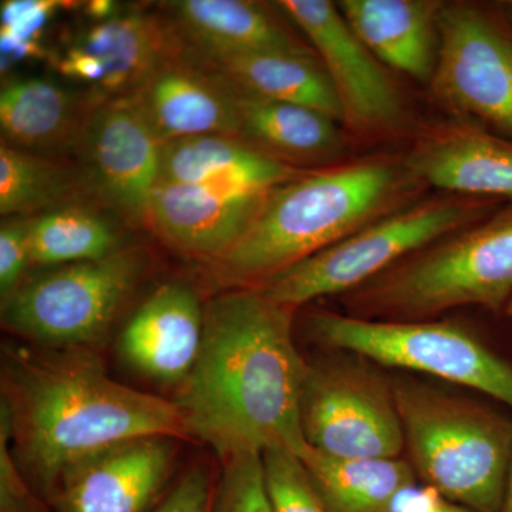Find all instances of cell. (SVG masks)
<instances>
[{
  "label": "cell",
  "instance_id": "obj_1",
  "mask_svg": "<svg viewBox=\"0 0 512 512\" xmlns=\"http://www.w3.org/2000/svg\"><path fill=\"white\" fill-rule=\"evenodd\" d=\"M256 288H235L205 305L200 356L177 404L188 436L222 460L268 447L302 457L301 424L308 362L293 340V313Z\"/></svg>",
  "mask_w": 512,
  "mask_h": 512
},
{
  "label": "cell",
  "instance_id": "obj_2",
  "mask_svg": "<svg viewBox=\"0 0 512 512\" xmlns=\"http://www.w3.org/2000/svg\"><path fill=\"white\" fill-rule=\"evenodd\" d=\"M2 387L16 460L45 488L114 444L188 437L177 404L114 382L82 349H6Z\"/></svg>",
  "mask_w": 512,
  "mask_h": 512
},
{
  "label": "cell",
  "instance_id": "obj_3",
  "mask_svg": "<svg viewBox=\"0 0 512 512\" xmlns=\"http://www.w3.org/2000/svg\"><path fill=\"white\" fill-rule=\"evenodd\" d=\"M403 156L377 154L309 170L266 192L218 275L255 288L289 266L424 197Z\"/></svg>",
  "mask_w": 512,
  "mask_h": 512
},
{
  "label": "cell",
  "instance_id": "obj_4",
  "mask_svg": "<svg viewBox=\"0 0 512 512\" xmlns=\"http://www.w3.org/2000/svg\"><path fill=\"white\" fill-rule=\"evenodd\" d=\"M512 296V202L407 255L340 296L346 315L439 319L464 306L505 309Z\"/></svg>",
  "mask_w": 512,
  "mask_h": 512
},
{
  "label": "cell",
  "instance_id": "obj_5",
  "mask_svg": "<svg viewBox=\"0 0 512 512\" xmlns=\"http://www.w3.org/2000/svg\"><path fill=\"white\" fill-rule=\"evenodd\" d=\"M404 451L419 481L474 512H501L512 460V420L416 382L393 379Z\"/></svg>",
  "mask_w": 512,
  "mask_h": 512
},
{
  "label": "cell",
  "instance_id": "obj_6",
  "mask_svg": "<svg viewBox=\"0 0 512 512\" xmlns=\"http://www.w3.org/2000/svg\"><path fill=\"white\" fill-rule=\"evenodd\" d=\"M503 204L444 192L424 195L255 288L292 309L325 296L345 295L407 255L483 220Z\"/></svg>",
  "mask_w": 512,
  "mask_h": 512
},
{
  "label": "cell",
  "instance_id": "obj_7",
  "mask_svg": "<svg viewBox=\"0 0 512 512\" xmlns=\"http://www.w3.org/2000/svg\"><path fill=\"white\" fill-rule=\"evenodd\" d=\"M309 338L384 367L424 373L476 390L512 409V365L476 333L451 320H372L313 309Z\"/></svg>",
  "mask_w": 512,
  "mask_h": 512
},
{
  "label": "cell",
  "instance_id": "obj_8",
  "mask_svg": "<svg viewBox=\"0 0 512 512\" xmlns=\"http://www.w3.org/2000/svg\"><path fill=\"white\" fill-rule=\"evenodd\" d=\"M143 248L57 266L23 281L2 299V323L15 335L63 350L99 342L148 269Z\"/></svg>",
  "mask_w": 512,
  "mask_h": 512
},
{
  "label": "cell",
  "instance_id": "obj_9",
  "mask_svg": "<svg viewBox=\"0 0 512 512\" xmlns=\"http://www.w3.org/2000/svg\"><path fill=\"white\" fill-rule=\"evenodd\" d=\"M342 353L306 366L301 392L306 443L333 457H402L393 380L377 372L375 363Z\"/></svg>",
  "mask_w": 512,
  "mask_h": 512
},
{
  "label": "cell",
  "instance_id": "obj_10",
  "mask_svg": "<svg viewBox=\"0 0 512 512\" xmlns=\"http://www.w3.org/2000/svg\"><path fill=\"white\" fill-rule=\"evenodd\" d=\"M429 87L448 116L512 138V23L503 5L444 2Z\"/></svg>",
  "mask_w": 512,
  "mask_h": 512
},
{
  "label": "cell",
  "instance_id": "obj_11",
  "mask_svg": "<svg viewBox=\"0 0 512 512\" xmlns=\"http://www.w3.org/2000/svg\"><path fill=\"white\" fill-rule=\"evenodd\" d=\"M279 9L311 43L342 110V126L353 136L396 133L406 106L389 70L350 29L338 5L329 0H282Z\"/></svg>",
  "mask_w": 512,
  "mask_h": 512
},
{
  "label": "cell",
  "instance_id": "obj_12",
  "mask_svg": "<svg viewBox=\"0 0 512 512\" xmlns=\"http://www.w3.org/2000/svg\"><path fill=\"white\" fill-rule=\"evenodd\" d=\"M84 188L131 225H147L163 143L131 96L97 104L79 144Z\"/></svg>",
  "mask_w": 512,
  "mask_h": 512
},
{
  "label": "cell",
  "instance_id": "obj_13",
  "mask_svg": "<svg viewBox=\"0 0 512 512\" xmlns=\"http://www.w3.org/2000/svg\"><path fill=\"white\" fill-rule=\"evenodd\" d=\"M403 157L426 188L512 202V138L473 121L448 116L421 128Z\"/></svg>",
  "mask_w": 512,
  "mask_h": 512
},
{
  "label": "cell",
  "instance_id": "obj_14",
  "mask_svg": "<svg viewBox=\"0 0 512 512\" xmlns=\"http://www.w3.org/2000/svg\"><path fill=\"white\" fill-rule=\"evenodd\" d=\"M161 143L238 134V92L184 52L164 57L130 94Z\"/></svg>",
  "mask_w": 512,
  "mask_h": 512
},
{
  "label": "cell",
  "instance_id": "obj_15",
  "mask_svg": "<svg viewBox=\"0 0 512 512\" xmlns=\"http://www.w3.org/2000/svg\"><path fill=\"white\" fill-rule=\"evenodd\" d=\"M173 437L123 441L83 458L57 481L62 512H146L174 460Z\"/></svg>",
  "mask_w": 512,
  "mask_h": 512
},
{
  "label": "cell",
  "instance_id": "obj_16",
  "mask_svg": "<svg viewBox=\"0 0 512 512\" xmlns=\"http://www.w3.org/2000/svg\"><path fill=\"white\" fill-rule=\"evenodd\" d=\"M204 323L205 306L190 286L161 285L121 332V359L150 379L181 384L200 356Z\"/></svg>",
  "mask_w": 512,
  "mask_h": 512
},
{
  "label": "cell",
  "instance_id": "obj_17",
  "mask_svg": "<svg viewBox=\"0 0 512 512\" xmlns=\"http://www.w3.org/2000/svg\"><path fill=\"white\" fill-rule=\"evenodd\" d=\"M266 192L229 194L202 185L158 183L147 225L175 251L217 262L237 244Z\"/></svg>",
  "mask_w": 512,
  "mask_h": 512
},
{
  "label": "cell",
  "instance_id": "obj_18",
  "mask_svg": "<svg viewBox=\"0 0 512 512\" xmlns=\"http://www.w3.org/2000/svg\"><path fill=\"white\" fill-rule=\"evenodd\" d=\"M340 13L380 63L430 83L439 53L441 0H340Z\"/></svg>",
  "mask_w": 512,
  "mask_h": 512
},
{
  "label": "cell",
  "instance_id": "obj_19",
  "mask_svg": "<svg viewBox=\"0 0 512 512\" xmlns=\"http://www.w3.org/2000/svg\"><path fill=\"white\" fill-rule=\"evenodd\" d=\"M185 50L195 53L276 52L316 56L268 8L244 0L165 3Z\"/></svg>",
  "mask_w": 512,
  "mask_h": 512
},
{
  "label": "cell",
  "instance_id": "obj_20",
  "mask_svg": "<svg viewBox=\"0 0 512 512\" xmlns=\"http://www.w3.org/2000/svg\"><path fill=\"white\" fill-rule=\"evenodd\" d=\"M306 171L265 156L239 138L197 136L163 144L160 183L256 194L288 183Z\"/></svg>",
  "mask_w": 512,
  "mask_h": 512
},
{
  "label": "cell",
  "instance_id": "obj_21",
  "mask_svg": "<svg viewBox=\"0 0 512 512\" xmlns=\"http://www.w3.org/2000/svg\"><path fill=\"white\" fill-rule=\"evenodd\" d=\"M237 138L265 156L301 170L335 165L348 147L338 121L325 114L239 92Z\"/></svg>",
  "mask_w": 512,
  "mask_h": 512
},
{
  "label": "cell",
  "instance_id": "obj_22",
  "mask_svg": "<svg viewBox=\"0 0 512 512\" xmlns=\"http://www.w3.org/2000/svg\"><path fill=\"white\" fill-rule=\"evenodd\" d=\"M183 50L239 93L308 107L342 124L338 96L318 56Z\"/></svg>",
  "mask_w": 512,
  "mask_h": 512
},
{
  "label": "cell",
  "instance_id": "obj_23",
  "mask_svg": "<svg viewBox=\"0 0 512 512\" xmlns=\"http://www.w3.org/2000/svg\"><path fill=\"white\" fill-rule=\"evenodd\" d=\"M92 110L52 80H9L0 92L2 143L53 157L77 147Z\"/></svg>",
  "mask_w": 512,
  "mask_h": 512
},
{
  "label": "cell",
  "instance_id": "obj_24",
  "mask_svg": "<svg viewBox=\"0 0 512 512\" xmlns=\"http://www.w3.org/2000/svg\"><path fill=\"white\" fill-rule=\"evenodd\" d=\"M92 53L106 70L93 103L130 96L164 57L181 49L171 23L141 12L117 13L96 23L77 45Z\"/></svg>",
  "mask_w": 512,
  "mask_h": 512
},
{
  "label": "cell",
  "instance_id": "obj_25",
  "mask_svg": "<svg viewBox=\"0 0 512 512\" xmlns=\"http://www.w3.org/2000/svg\"><path fill=\"white\" fill-rule=\"evenodd\" d=\"M301 458L330 512H394L419 483L402 457H333L309 446Z\"/></svg>",
  "mask_w": 512,
  "mask_h": 512
},
{
  "label": "cell",
  "instance_id": "obj_26",
  "mask_svg": "<svg viewBox=\"0 0 512 512\" xmlns=\"http://www.w3.org/2000/svg\"><path fill=\"white\" fill-rule=\"evenodd\" d=\"M29 245L32 265L55 268L97 261L123 248L119 232L106 218L77 204L32 218Z\"/></svg>",
  "mask_w": 512,
  "mask_h": 512
},
{
  "label": "cell",
  "instance_id": "obj_27",
  "mask_svg": "<svg viewBox=\"0 0 512 512\" xmlns=\"http://www.w3.org/2000/svg\"><path fill=\"white\" fill-rule=\"evenodd\" d=\"M82 175L53 157L0 144V214L28 217L72 204Z\"/></svg>",
  "mask_w": 512,
  "mask_h": 512
},
{
  "label": "cell",
  "instance_id": "obj_28",
  "mask_svg": "<svg viewBox=\"0 0 512 512\" xmlns=\"http://www.w3.org/2000/svg\"><path fill=\"white\" fill-rule=\"evenodd\" d=\"M266 491L274 512H330L298 454L274 446L262 451Z\"/></svg>",
  "mask_w": 512,
  "mask_h": 512
},
{
  "label": "cell",
  "instance_id": "obj_29",
  "mask_svg": "<svg viewBox=\"0 0 512 512\" xmlns=\"http://www.w3.org/2000/svg\"><path fill=\"white\" fill-rule=\"evenodd\" d=\"M211 512H274L266 491L262 453L225 458Z\"/></svg>",
  "mask_w": 512,
  "mask_h": 512
},
{
  "label": "cell",
  "instance_id": "obj_30",
  "mask_svg": "<svg viewBox=\"0 0 512 512\" xmlns=\"http://www.w3.org/2000/svg\"><path fill=\"white\" fill-rule=\"evenodd\" d=\"M32 218H6L0 227V293L2 299L23 282L30 259L29 228Z\"/></svg>",
  "mask_w": 512,
  "mask_h": 512
},
{
  "label": "cell",
  "instance_id": "obj_31",
  "mask_svg": "<svg viewBox=\"0 0 512 512\" xmlns=\"http://www.w3.org/2000/svg\"><path fill=\"white\" fill-rule=\"evenodd\" d=\"M73 3L62 0H6L0 8V33L25 40H39L57 10Z\"/></svg>",
  "mask_w": 512,
  "mask_h": 512
},
{
  "label": "cell",
  "instance_id": "obj_32",
  "mask_svg": "<svg viewBox=\"0 0 512 512\" xmlns=\"http://www.w3.org/2000/svg\"><path fill=\"white\" fill-rule=\"evenodd\" d=\"M212 497L210 474L198 466L181 478L154 512H211Z\"/></svg>",
  "mask_w": 512,
  "mask_h": 512
},
{
  "label": "cell",
  "instance_id": "obj_33",
  "mask_svg": "<svg viewBox=\"0 0 512 512\" xmlns=\"http://www.w3.org/2000/svg\"><path fill=\"white\" fill-rule=\"evenodd\" d=\"M10 426L8 416L0 414V473H2V512H32V500L22 478L19 477L15 456L10 453Z\"/></svg>",
  "mask_w": 512,
  "mask_h": 512
},
{
  "label": "cell",
  "instance_id": "obj_34",
  "mask_svg": "<svg viewBox=\"0 0 512 512\" xmlns=\"http://www.w3.org/2000/svg\"><path fill=\"white\" fill-rule=\"evenodd\" d=\"M57 66L64 76L92 84L96 89L106 76V70L100 60L76 45L64 53Z\"/></svg>",
  "mask_w": 512,
  "mask_h": 512
},
{
  "label": "cell",
  "instance_id": "obj_35",
  "mask_svg": "<svg viewBox=\"0 0 512 512\" xmlns=\"http://www.w3.org/2000/svg\"><path fill=\"white\" fill-rule=\"evenodd\" d=\"M394 512H474L451 503L446 498L441 497L433 488L426 485H416L412 490L404 493L400 497Z\"/></svg>",
  "mask_w": 512,
  "mask_h": 512
},
{
  "label": "cell",
  "instance_id": "obj_36",
  "mask_svg": "<svg viewBox=\"0 0 512 512\" xmlns=\"http://www.w3.org/2000/svg\"><path fill=\"white\" fill-rule=\"evenodd\" d=\"M46 55L39 40H25L19 37L0 33V66L2 73L8 72L10 67L23 60L42 59Z\"/></svg>",
  "mask_w": 512,
  "mask_h": 512
},
{
  "label": "cell",
  "instance_id": "obj_37",
  "mask_svg": "<svg viewBox=\"0 0 512 512\" xmlns=\"http://www.w3.org/2000/svg\"><path fill=\"white\" fill-rule=\"evenodd\" d=\"M84 12L89 18L100 23L114 18L119 13V5L116 2H111V0H93V2H87L84 5Z\"/></svg>",
  "mask_w": 512,
  "mask_h": 512
},
{
  "label": "cell",
  "instance_id": "obj_38",
  "mask_svg": "<svg viewBox=\"0 0 512 512\" xmlns=\"http://www.w3.org/2000/svg\"><path fill=\"white\" fill-rule=\"evenodd\" d=\"M501 512H512V460L508 471L507 487H505L504 503Z\"/></svg>",
  "mask_w": 512,
  "mask_h": 512
},
{
  "label": "cell",
  "instance_id": "obj_39",
  "mask_svg": "<svg viewBox=\"0 0 512 512\" xmlns=\"http://www.w3.org/2000/svg\"><path fill=\"white\" fill-rule=\"evenodd\" d=\"M505 13H507L508 19L511 20L512 23V2L503 3Z\"/></svg>",
  "mask_w": 512,
  "mask_h": 512
},
{
  "label": "cell",
  "instance_id": "obj_40",
  "mask_svg": "<svg viewBox=\"0 0 512 512\" xmlns=\"http://www.w3.org/2000/svg\"><path fill=\"white\" fill-rule=\"evenodd\" d=\"M504 312L507 313V316H510L512 319V296L510 301H508L507 306H505Z\"/></svg>",
  "mask_w": 512,
  "mask_h": 512
}]
</instances>
